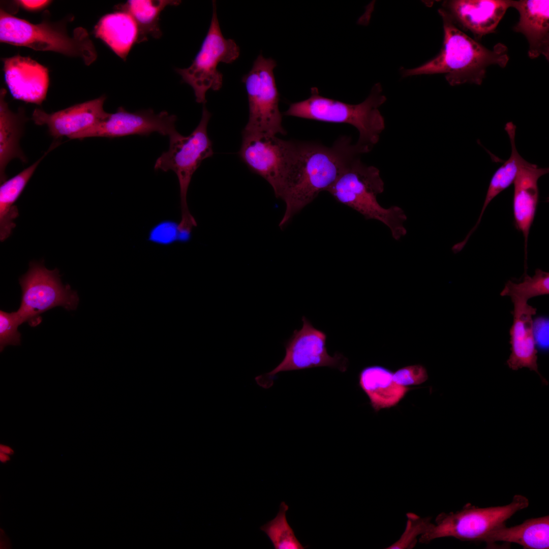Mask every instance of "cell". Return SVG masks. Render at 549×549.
<instances>
[{
    "label": "cell",
    "instance_id": "obj_32",
    "mask_svg": "<svg viewBox=\"0 0 549 549\" xmlns=\"http://www.w3.org/2000/svg\"><path fill=\"white\" fill-rule=\"evenodd\" d=\"M533 333L536 345L543 350L548 347V320L541 317L533 320Z\"/></svg>",
    "mask_w": 549,
    "mask_h": 549
},
{
    "label": "cell",
    "instance_id": "obj_7",
    "mask_svg": "<svg viewBox=\"0 0 549 549\" xmlns=\"http://www.w3.org/2000/svg\"><path fill=\"white\" fill-rule=\"evenodd\" d=\"M528 499L515 495L508 504L480 508L466 504L455 512H441L435 523H430L419 538L421 543H429L434 539L453 537L462 541H482L496 528L506 524L517 512L529 506Z\"/></svg>",
    "mask_w": 549,
    "mask_h": 549
},
{
    "label": "cell",
    "instance_id": "obj_16",
    "mask_svg": "<svg viewBox=\"0 0 549 549\" xmlns=\"http://www.w3.org/2000/svg\"><path fill=\"white\" fill-rule=\"evenodd\" d=\"M5 78L14 98L41 105L49 86L48 70L28 57L15 55L4 60Z\"/></svg>",
    "mask_w": 549,
    "mask_h": 549
},
{
    "label": "cell",
    "instance_id": "obj_21",
    "mask_svg": "<svg viewBox=\"0 0 549 549\" xmlns=\"http://www.w3.org/2000/svg\"><path fill=\"white\" fill-rule=\"evenodd\" d=\"M482 541L490 547L497 542H503L516 543L524 549H548L549 516L529 518L510 527L503 525L489 533Z\"/></svg>",
    "mask_w": 549,
    "mask_h": 549
},
{
    "label": "cell",
    "instance_id": "obj_25",
    "mask_svg": "<svg viewBox=\"0 0 549 549\" xmlns=\"http://www.w3.org/2000/svg\"><path fill=\"white\" fill-rule=\"evenodd\" d=\"M180 2L169 0H131L117 6V9L128 12L133 18L138 28L137 43H140L145 41L148 36L155 38L161 36L159 25L161 12L167 6H177Z\"/></svg>",
    "mask_w": 549,
    "mask_h": 549
},
{
    "label": "cell",
    "instance_id": "obj_9",
    "mask_svg": "<svg viewBox=\"0 0 549 549\" xmlns=\"http://www.w3.org/2000/svg\"><path fill=\"white\" fill-rule=\"evenodd\" d=\"M235 42L225 38L220 26L216 3L212 1L210 24L200 49L191 65L186 68H176V72L184 82L193 88L196 101L204 105L209 89L219 90L223 84V74L218 70L220 63L231 64L239 55Z\"/></svg>",
    "mask_w": 549,
    "mask_h": 549
},
{
    "label": "cell",
    "instance_id": "obj_24",
    "mask_svg": "<svg viewBox=\"0 0 549 549\" xmlns=\"http://www.w3.org/2000/svg\"><path fill=\"white\" fill-rule=\"evenodd\" d=\"M57 146L52 143L38 160L15 176L3 182L0 187V239L4 241L10 235L16 225L14 220L19 216L15 203L23 192L36 168L45 156Z\"/></svg>",
    "mask_w": 549,
    "mask_h": 549
},
{
    "label": "cell",
    "instance_id": "obj_22",
    "mask_svg": "<svg viewBox=\"0 0 549 549\" xmlns=\"http://www.w3.org/2000/svg\"><path fill=\"white\" fill-rule=\"evenodd\" d=\"M94 33L96 37L124 59L138 42L137 24L130 14L122 10L103 16L95 26Z\"/></svg>",
    "mask_w": 549,
    "mask_h": 549
},
{
    "label": "cell",
    "instance_id": "obj_20",
    "mask_svg": "<svg viewBox=\"0 0 549 549\" xmlns=\"http://www.w3.org/2000/svg\"><path fill=\"white\" fill-rule=\"evenodd\" d=\"M390 370L379 365L366 367L358 375V385L375 412L396 406L413 388L400 385L393 380Z\"/></svg>",
    "mask_w": 549,
    "mask_h": 549
},
{
    "label": "cell",
    "instance_id": "obj_29",
    "mask_svg": "<svg viewBox=\"0 0 549 549\" xmlns=\"http://www.w3.org/2000/svg\"><path fill=\"white\" fill-rule=\"evenodd\" d=\"M407 521L405 531L396 542L386 548H413L417 543V538L422 535L429 524L431 518H422L412 513L406 514Z\"/></svg>",
    "mask_w": 549,
    "mask_h": 549
},
{
    "label": "cell",
    "instance_id": "obj_6",
    "mask_svg": "<svg viewBox=\"0 0 549 549\" xmlns=\"http://www.w3.org/2000/svg\"><path fill=\"white\" fill-rule=\"evenodd\" d=\"M211 113L205 105L201 118L196 128L188 136L177 132L169 139L168 149L156 160L154 169L164 172L173 171L179 186L181 220L178 226L180 232H190L197 226L187 203V193L192 176L204 159L214 154L212 144L207 133Z\"/></svg>",
    "mask_w": 549,
    "mask_h": 549
},
{
    "label": "cell",
    "instance_id": "obj_28",
    "mask_svg": "<svg viewBox=\"0 0 549 549\" xmlns=\"http://www.w3.org/2000/svg\"><path fill=\"white\" fill-rule=\"evenodd\" d=\"M289 506L282 502L277 516L262 526L260 529L269 537L275 549H303L289 525L286 513Z\"/></svg>",
    "mask_w": 549,
    "mask_h": 549
},
{
    "label": "cell",
    "instance_id": "obj_13",
    "mask_svg": "<svg viewBox=\"0 0 549 549\" xmlns=\"http://www.w3.org/2000/svg\"><path fill=\"white\" fill-rule=\"evenodd\" d=\"M177 117L164 111L156 113L151 109L129 112L122 107L93 127L77 133L70 139L89 137L117 138L133 135H149L158 133L168 137L178 132Z\"/></svg>",
    "mask_w": 549,
    "mask_h": 549
},
{
    "label": "cell",
    "instance_id": "obj_23",
    "mask_svg": "<svg viewBox=\"0 0 549 549\" xmlns=\"http://www.w3.org/2000/svg\"><path fill=\"white\" fill-rule=\"evenodd\" d=\"M6 90L0 92V178L1 183L6 180V168L14 158L23 162L25 159L19 147L24 123L22 112L15 113L9 108L5 101Z\"/></svg>",
    "mask_w": 549,
    "mask_h": 549
},
{
    "label": "cell",
    "instance_id": "obj_1",
    "mask_svg": "<svg viewBox=\"0 0 549 549\" xmlns=\"http://www.w3.org/2000/svg\"><path fill=\"white\" fill-rule=\"evenodd\" d=\"M368 152L350 137L342 136L331 146L309 141H295L291 163L279 198L285 203L279 227L311 203L322 191H327L346 166L355 158Z\"/></svg>",
    "mask_w": 549,
    "mask_h": 549
},
{
    "label": "cell",
    "instance_id": "obj_15",
    "mask_svg": "<svg viewBox=\"0 0 549 549\" xmlns=\"http://www.w3.org/2000/svg\"><path fill=\"white\" fill-rule=\"evenodd\" d=\"M442 7L459 28L470 31L477 40L495 32L510 0L445 1Z\"/></svg>",
    "mask_w": 549,
    "mask_h": 549
},
{
    "label": "cell",
    "instance_id": "obj_17",
    "mask_svg": "<svg viewBox=\"0 0 549 549\" xmlns=\"http://www.w3.org/2000/svg\"><path fill=\"white\" fill-rule=\"evenodd\" d=\"M511 301L514 308L512 312L513 323L509 330L511 353L507 364L514 371L527 368L535 371L542 382L547 384V381L538 372L537 363V350L533 333V319L537 310L527 302L515 299Z\"/></svg>",
    "mask_w": 549,
    "mask_h": 549
},
{
    "label": "cell",
    "instance_id": "obj_34",
    "mask_svg": "<svg viewBox=\"0 0 549 549\" xmlns=\"http://www.w3.org/2000/svg\"><path fill=\"white\" fill-rule=\"evenodd\" d=\"M0 452L6 453L9 455H12L14 453L13 449L10 446L4 444L0 445Z\"/></svg>",
    "mask_w": 549,
    "mask_h": 549
},
{
    "label": "cell",
    "instance_id": "obj_19",
    "mask_svg": "<svg viewBox=\"0 0 549 549\" xmlns=\"http://www.w3.org/2000/svg\"><path fill=\"white\" fill-rule=\"evenodd\" d=\"M510 7L519 13V20L513 30L525 36L529 57L534 59L542 55L548 61L549 1L510 0Z\"/></svg>",
    "mask_w": 549,
    "mask_h": 549
},
{
    "label": "cell",
    "instance_id": "obj_30",
    "mask_svg": "<svg viewBox=\"0 0 549 549\" xmlns=\"http://www.w3.org/2000/svg\"><path fill=\"white\" fill-rule=\"evenodd\" d=\"M21 324L16 312L0 311V350L8 345L20 344L21 334L18 327Z\"/></svg>",
    "mask_w": 549,
    "mask_h": 549
},
{
    "label": "cell",
    "instance_id": "obj_35",
    "mask_svg": "<svg viewBox=\"0 0 549 549\" xmlns=\"http://www.w3.org/2000/svg\"><path fill=\"white\" fill-rule=\"evenodd\" d=\"M10 460V455L0 452V461L5 463Z\"/></svg>",
    "mask_w": 549,
    "mask_h": 549
},
{
    "label": "cell",
    "instance_id": "obj_10",
    "mask_svg": "<svg viewBox=\"0 0 549 549\" xmlns=\"http://www.w3.org/2000/svg\"><path fill=\"white\" fill-rule=\"evenodd\" d=\"M57 268L47 269L42 262L32 261L26 273L19 278L21 288L20 306L16 311L21 324L36 326L42 321L41 314L61 306L68 311L76 309L79 298L69 285H64Z\"/></svg>",
    "mask_w": 549,
    "mask_h": 549
},
{
    "label": "cell",
    "instance_id": "obj_3",
    "mask_svg": "<svg viewBox=\"0 0 549 549\" xmlns=\"http://www.w3.org/2000/svg\"><path fill=\"white\" fill-rule=\"evenodd\" d=\"M386 100L379 83L375 84L368 97L357 104H348L324 97L320 95L317 87H313L308 99L291 104L283 114L320 121L351 125L359 133L356 143L369 152L378 142L385 128L384 119L379 108Z\"/></svg>",
    "mask_w": 549,
    "mask_h": 549
},
{
    "label": "cell",
    "instance_id": "obj_5",
    "mask_svg": "<svg viewBox=\"0 0 549 549\" xmlns=\"http://www.w3.org/2000/svg\"><path fill=\"white\" fill-rule=\"evenodd\" d=\"M0 41L37 51H53L79 57L86 65L97 58V52L87 32L82 27L70 33L63 22L47 21L34 24L1 10Z\"/></svg>",
    "mask_w": 549,
    "mask_h": 549
},
{
    "label": "cell",
    "instance_id": "obj_26",
    "mask_svg": "<svg viewBox=\"0 0 549 549\" xmlns=\"http://www.w3.org/2000/svg\"><path fill=\"white\" fill-rule=\"evenodd\" d=\"M504 129L507 133L510 139L511 147V155L509 159L496 171L493 175L481 212L476 224L470 231L471 234L473 233L478 227L484 210L491 201L500 193L513 183L520 168L525 161L516 148L515 125L512 122L509 121L506 124Z\"/></svg>",
    "mask_w": 549,
    "mask_h": 549
},
{
    "label": "cell",
    "instance_id": "obj_33",
    "mask_svg": "<svg viewBox=\"0 0 549 549\" xmlns=\"http://www.w3.org/2000/svg\"><path fill=\"white\" fill-rule=\"evenodd\" d=\"M18 2L19 3V4L21 5V6L22 7H23L24 9H25L26 10H30V11L38 10L41 9L43 8L44 7H46V6H47L48 4L50 2V1H42V0H41V1H40V0L39 1H38H38L22 0V1H19Z\"/></svg>",
    "mask_w": 549,
    "mask_h": 549
},
{
    "label": "cell",
    "instance_id": "obj_11",
    "mask_svg": "<svg viewBox=\"0 0 549 549\" xmlns=\"http://www.w3.org/2000/svg\"><path fill=\"white\" fill-rule=\"evenodd\" d=\"M302 326L294 330L284 346L286 354L283 360L272 371L255 378L257 384L268 388L272 385L276 375L280 372L327 367L344 372L348 359L336 352L330 356L326 347L327 334L315 328L305 316L301 318Z\"/></svg>",
    "mask_w": 549,
    "mask_h": 549
},
{
    "label": "cell",
    "instance_id": "obj_14",
    "mask_svg": "<svg viewBox=\"0 0 549 549\" xmlns=\"http://www.w3.org/2000/svg\"><path fill=\"white\" fill-rule=\"evenodd\" d=\"M106 97L77 104L51 113L35 109L32 119L37 125H46L51 136L55 139L69 138L88 129L106 118L109 113L103 108Z\"/></svg>",
    "mask_w": 549,
    "mask_h": 549
},
{
    "label": "cell",
    "instance_id": "obj_2",
    "mask_svg": "<svg viewBox=\"0 0 549 549\" xmlns=\"http://www.w3.org/2000/svg\"><path fill=\"white\" fill-rule=\"evenodd\" d=\"M438 12L444 32L440 52L419 67L403 70L404 76L444 74L452 86L466 83L480 85L488 67L506 66L509 57L505 45L499 43L489 49L462 31L443 9H439Z\"/></svg>",
    "mask_w": 549,
    "mask_h": 549
},
{
    "label": "cell",
    "instance_id": "obj_8",
    "mask_svg": "<svg viewBox=\"0 0 549 549\" xmlns=\"http://www.w3.org/2000/svg\"><path fill=\"white\" fill-rule=\"evenodd\" d=\"M276 62L260 54L251 70L242 77L247 90L249 115L242 134L276 136L286 134L279 110V94L273 70Z\"/></svg>",
    "mask_w": 549,
    "mask_h": 549
},
{
    "label": "cell",
    "instance_id": "obj_18",
    "mask_svg": "<svg viewBox=\"0 0 549 549\" xmlns=\"http://www.w3.org/2000/svg\"><path fill=\"white\" fill-rule=\"evenodd\" d=\"M548 168H539L525 160L513 181V211L516 228L525 238V265L527 259V242L538 201V179L548 173Z\"/></svg>",
    "mask_w": 549,
    "mask_h": 549
},
{
    "label": "cell",
    "instance_id": "obj_27",
    "mask_svg": "<svg viewBox=\"0 0 549 549\" xmlns=\"http://www.w3.org/2000/svg\"><path fill=\"white\" fill-rule=\"evenodd\" d=\"M549 294V273L540 269L535 270L533 276L525 273L522 282L516 283L508 281L503 290L502 296H508L511 299L528 302L530 298Z\"/></svg>",
    "mask_w": 549,
    "mask_h": 549
},
{
    "label": "cell",
    "instance_id": "obj_4",
    "mask_svg": "<svg viewBox=\"0 0 549 549\" xmlns=\"http://www.w3.org/2000/svg\"><path fill=\"white\" fill-rule=\"evenodd\" d=\"M359 157L346 166L327 192L338 202L357 211L365 219L378 220L385 224L393 238L399 240L407 233L403 225L407 217L399 206L385 208L380 205L377 197L384 190L380 171L375 166L363 164Z\"/></svg>",
    "mask_w": 549,
    "mask_h": 549
},
{
    "label": "cell",
    "instance_id": "obj_12",
    "mask_svg": "<svg viewBox=\"0 0 549 549\" xmlns=\"http://www.w3.org/2000/svg\"><path fill=\"white\" fill-rule=\"evenodd\" d=\"M238 152L242 162L254 173L265 179L280 198L291 163L295 141L276 136L242 134Z\"/></svg>",
    "mask_w": 549,
    "mask_h": 549
},
{
    "label": "cell",
    "instance_id": "obj_31",
    "mask_svg": "<svg viewBox=\"0 0 549 549\" xmlns=\"http://www.w3.org/2000/svg\"><path fill=\"white\" fill-rule=\"evenodd\" d=\"M428 378L426 368L420 364L404 367L393 373V381L406 387L421 384L425 382Z\"/></svg>",
    "mask_w": 549,
    "mask_h": 549
}]
</instances>
